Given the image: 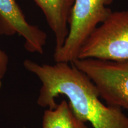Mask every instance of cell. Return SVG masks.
I'll return each mask as SVG.
<instances>
[{"mask_svg":"<svg viewBox=\"0 0 128 128\" xmlns=\"http://www.w3.org/2000/svg\"><path fill=\"white\" fill-rule=\"evenodd\" d=\"M45 17L55 39V50L63 45L69 33V23L75 0H34Z\"/></svg>","mask_w":128,"mask_h":128,"instance_id":"cell-6","label":"cell"},{"mask_svg":"<svg viewBox=\"0 0 128 128\" xmlns=\"http://www.w3.org/2000/svg\"><path fill=\"white\" fill-rule=\"evenodd\" d=\"M71 64L92 80L108 105L128 111V60L76 59Z\"/></svg>","mask_w":128,"mask_h":128,"instance_id":"cell-3","label":"cell"},{"mask_svg":"<svg viewBox=\"0 0 128 128\" xmlns=\"http://www.w3.org/2000/svg\"><path fill=\"white\" fill-rule=\"evenodd\" d=\"M113 0H75L69 23V33L62 46L54 52L56 62L72 63L78 59L90 35L113 12L108 7Z\"/></svg>","mask_w":128,"mask_h":128,"instance_id":"cell-2","label":"cell"},{"mask_svg":"<svg viewBox=\"0 0 128 128\" xmlns=\"http://www.w3.org/2000/svg\"><path fill=\"white\" fill-rule=\"evenodd\" d=\"M0 33H18L24 39L27 50L44 54L47 35L38 26L28 23L16 0H0Z\"/></svg>","mask_w":128,"mask_h":128,"instance_id":"cell-5","label":"cell"},{"mask_svg":"<svg viewBox=\"0 0 128 128\" xmlns=\"http://www.w3.org/2000/svg\"><path fill=\"white\" fill-rule=\"evenodd\" d=\"M8 57L0 48V79L4 77L7 70Z\"/></svg>","mask_w":128,"mask_h":128,"instance_id":"cell-8","label":"cell"},{"mask_svg":"<svg viewBox=\"0 0 128 128\" xmlns=\"http://www.w3.org/2000/svg\"><path fill=\"white\" fill-rule=\"evenodd\" d=\"M128 60V10L112 12L90 35L78 59Z\"/></svg>","mask_w":128,"mask_h":128,"instance_id":"cell-4","label":"cell"},{"mask_svg":"<svg viewBox=\"0 0 128 128\" xmlns=\"http://www.w3.org/2000/svg\"><path fill=\"white\" fill-rule=\"evenodd\" d=\"M85 124L74 113L68 102L62 100L54 108L44 111L42 128H87Z\"/></svg>","mask_w":128,"mask_h":128,"instance_id":"cell-7","label":"cell"},{"mask_svg":"<svg viewBox=\"0 0 128 128\" xmlns=\"http://www.w3.org/2000/svg\"><path fill=\"white\" fill-rule=\"evenodd\" d=\"M23 66L40 81L37 100L40 107L54 108L56 98L64 96L76 117L92 128H128V117L120 108L104 104L92 80L72 64L41 65L26 60Z\"/></svg>","mask_w":128,"mask_h":128,"instance_id":"cell-1","label":"cell"},{"mask_svg":"<svg viewBox=\"0 0 128 128\" xmlns=\"http://www.w3.org/2000/svg\"><path fill=\"white\" fill-rule=\"evenodd\" d=\"M1 80V79H0ZM1 81H0V88H1Z\"/></svg>","mask_w":128,"mask_h":128,"instance_id":"cell-9","label":"cell"}]
</instances>
